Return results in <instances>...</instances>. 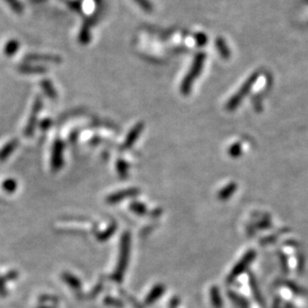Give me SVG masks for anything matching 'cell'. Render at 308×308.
<instances>
[{"label":"cell","instance_id":"17","mask_svg":"<svg viewBox=\"0 0 308 308\" xmlns=\"http://www.w3.org/2000/svg\"><path fill=\"white\" fill-rule=\"evenodd\" d=\"M6 294H7V290L5 287L4 279L0 278V296H6Z\"/></svg>","mask_w":308,"mask_h":308},{"label":"cell","instance_id":"14","mask_svg":"<svg viewBox=\"0 0 308 308\" xmlns=\"http://www.w3.org/2000/svg\"><path fill=\"white\" fill-rule=\"evenodd\" d=\"M16 186H17V183L15 180H13V179H7V180H5L2 184V188L6 192H9V193L14 192L16 190Z\"/></svg>","mask_w":308,"mask_h":308},{"label":"cell","instance_id":"8","mask_svg":"<svg viewBox=\"0 0 308 308\" xmlns=\"http://www.w3.org/2000/svg\"><path fill=\"white\" fill-rule=\"evenodd\" d=\"M137 190L135 189H128V190H123V191H119L115 194H112L111 196H109L107 198V201L108 202H117V201H120L122 199H125L126 197H129V196H132V194L136 193Z\"/></svg>","mask_w":308,"mask_h":308},{"label":"cell","instance_id":"3","mask_svg":"<svg viewBox=\"0 0 308 308\" xmlns=\"http://www.w3.org/2000/svg\"><path fill=\"white\" fill-rule=\"evenodd\" d=\"M254 257V253L252 251L248 252L245 256L244 258L235 266V268L232 270V272L230 273V276H229V280H233L234 278H236L241 272H243L246 268V266L252 261Z\"/></svg>","mask_w":308,"mask_h":308},{"label":"cell","instance_id":"5","mask_svg":"<svg viewBox=\"0 0 308 308\" xmlns=\"http://www.w3.org/2000/svg\"><path fill=\"white\" fill-rule=\"evenodd\" d=\"M25 62H33V61H44V62H60V58L55 55H47V54H28L24 57Z\"/></svg>","mask_w":308,"mask_h":308},{"label":"cell","instance_id":"7","mask_svg":"<svg viewBox=\"0 0 308 308\" xmlns=\"http://www.w3.org/2000/svg\"><path fill=\"white\" fill-rule=\"evenodd\" d=\"M20 47V43L16 39H10L7 41V43L4 46V54L8 57L13 56Z\"/></svg>","mask_w":308,"mask_h":308},{"label":"cell","instance_id":"13","mask_svg":"<svg viewBox=\"0 0 308 308\" xmlns=\"http://www.w3.org/2000/svg\"><path fill=\"white\" fill-rule=\"evenodd\" d=\"M5 1L15 13L21 14L23 12V5L20 3L19 0H5Z\"/></svg>","mask_w":308,"mask_h":308},{"label":"cell","instance_id":"11","mask_svg":"<svg viewBox=\"0 0 308 308\" xmlns=\"http://www.w3.org/2000/svg\"><path fill=\"white\" fill-rule=\"evenodd\" d=\"M41 87L44 89L45 93L51 97V98H55L56 97V92H55V89L54 87L52 86V84H51L50 81L48 80H42L41 81Z\"/></svg>","mask_w":308,"mask_h":308},{"label":"cell","instance_id":"2","mask_svg":"<svg viewBox=\"0 0 308 308\" xmlns=\"http://www.w3.org/2000/svg\"><path fill=\"white\" fill-rule=\"evenodd\" d=\"M41 106H42V102H41V99L39 97L36 98L34 104H33V108H32V112H31V115H30V118L28 120V124L26 126V128H25V135H31L32 132H33V129H34V126H35V123H36V120H37V114L39 112V110L41 109Z\"/></svg>","mask_w":308,"mask_h":308},{"label":"cell","instance_id":"16","mask_svg":"<svg viewBox=\"0 0 308 308\" xmlns=\"http://www.w3.org/2000/svg\"><path fill=\"white\" fill-rule=\"evenodd\" d=\"M234 190H235V185L231 184V185L228 186L226 189H224V190H222V191L220 192V197L225 199V198H227L228 196H230V194L232 193Z\"/></svg>","mask_w":308,"mask_h":308},{"label":"cell","instance_id":"10","mask_svg":"<svg viewBox=\"0 0 308 308\" xmlns=\"http://www.w3.org/2000/svg\"><path fill=\"white\" fill-rule=\"evenodd\" d=\"M16 145H17L16 140H12L8 144H6L4 148L1 150V152H0V160H5L10 155V153L15 149Z\"/></svg>","mask_w":308,"mask_h":308},{"label":"cell","instance_id":"6","mask_svg":"<svg viewBox=\"0 0 308 308\" xmlns=\"http://www.w3.org/2000/svg\"><path fill=\"white\" fill-rule=\"evenodd\" d=\"M52 168L59 169L62 165V145L59 141H56L52 151Z\"/></svg>","mask_w":308,"mask_h":308},{"label":"cell","instance_id":"12","mask_svg":"<svg viewBox=\"0 0 308 308\" xmlns=\"http://www.w3.org/2000/svg\"><path fill=\"white\" fill-rule=\"evenodd\" d=\"M140 131H141V125H137L134 129L132 130V132L128 135V137H127V139H126V142H125V144H124V146L126 147V146H129V145H131L134 141H135V138H136V136L137 135H139V133H140Z\"/></svg>","mask_w":308,"mask_h":308},{"label":"cell","instance_id":"15","mask_svg":"<svg viewBox=\"0 0 308 308\" xmlns=\"http://www.w3.org/2000/svg\"><path fill=\"white\" fill-rule=\"evenodd\" d=\"M62 277H63V279L65 280V282H67V283H68L70 286H72V287H77V286L79 285L78 280H77L74 276H72V275L69 274V273H64V274L62 275Z\"/></svg>","mask_w":308,"mask_h":308},{"label":"cell","instance_id":"9","mask_svg":"<svg viewBox=\"0 0 308 308\" xmlns=\"http://www.w3.org/2000/svg\"><path fill=\"white\" fill-rule=\"evenodd\" d=\"M18 70L21 73H26V74H31V73H43L46 71L44 67L41 66H35V65H29V64H21L18 66Z\"/></svg>","mask_w":308,"mask_h":308},{"label":"cell","instance_id":"4","mask_svg":"<svg viewBox=\"0 0 308 308\" xmlns=\"http://www.w3.org/2000/svg\"><path fill=\"white\" fill-rule=\"evenodd\" d=\"M122 249H121V256H120V260H119V264H118V270H117V274H121L123 273L125 266H126V262H127V257H128V249H129V240H128V236H124L123 241H122Z\"/></svg>","mask_w":308,"mask_h":308},{"label":"cell","instance_id":"1","mask_svg":"<svg viewBox=\"0 0 308 308\" xmlns=\"http://www.w3.org/2000/svg\"><path fill=\"white\" fill-rule=\"evenodd\" d=\"M203 58H204V55H199L197 57V59L195 61V65L190 70L188 76L183 80V83H182V86H181V90H182L183 94H188L189 93V90H190V87H191V84H192L193 80H195V78L198 76V74L200 72L201 65L203 63Z\"/></svg>","mask_w":308,"mask_h":308}]
</instances>
